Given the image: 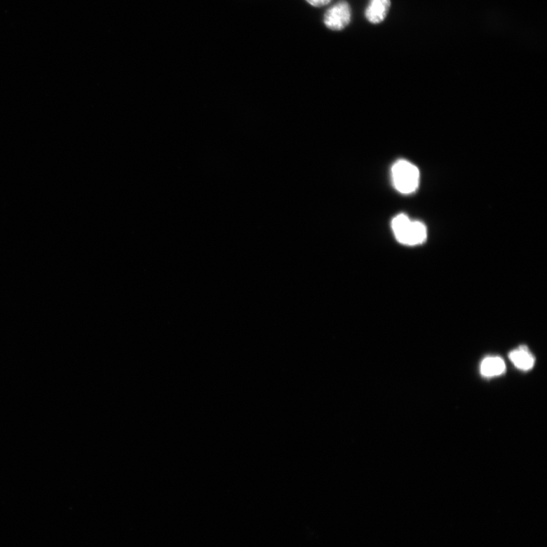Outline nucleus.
Here are the masks:
<instances>
[{
    "mask_svg": "<svg viewBox=\"0 0 547 547\" xmlns=\"http://www.w3.org/2000/svg\"><path fill=\"white\" fill-rule=\"evenodd\" d=\"M332 0H306V2L314 7H323L330 4Z\"/></svg>",
    "mask_w": 547,
    "mask_h": 547,
    "instance_id": "obj_7",
    "label": "nucleus"
},
{
    "mask_svg": "<svg viewBox=\"0 0 547 547\" xmlns=\"http://www.w3.org/2000/svg\"><path fill=\"white\" fill-rule=\"evenodd\" d=\"M390 7L391 0H370L365 15L370 23L379 24L385 20Z\"/></svg>",
    "mask_w": 547,
    "mask_h": 547,
    "instance_id": "obj_4",
    "label": "nucleus"
},
{
    "mask_svg": "<svg viewBox=\"0 0 547 547\" xmlns=\"http://www.w3.org/2000/svg\"><path fill=\"white\" fill-rule=\"evenodd\" d=\"M509 359L517 368L522 370H531L534 365V358L526 346H521V348L511 352Z\"/></svg>",
    "mask_w": 547,
    "mask_h": 547,
    "instance_id": "obj_5",
    "label": "nucleus"
},
{
    "mask_svg": "<svg viewBox=\"0 0 547 547\" xmlns=\"http://www.w3.org/2000/svg\"><path fill=\"white\" fill-rule=\"evenodd\" d=\"M426 236V226L421 222L412 221L398 242L407 245H415L423 243Z\"/></svg>",
    "mask_w": 547,
    "mask_h": 547,
    "instance_id": "obj_3",
    "label": "nucleus"
},
{
    "mask_svg": "<svg viewBox=\"0 0 547 547\" xmlns=\"http://www.w3.org/2000/svg\"><path fill=\"white\" fill-rule=\"evenodd\" d=\"M352 11L350 4L340 0L330 7L324 15V23L332 31H342L351 22Z\"/></svg>",
    "mask_w": 547,
    "mask_h": 547,
    "instance_id": "obj_2",
    "label": "nucleus"
},
{
    "mask_svg": "<svg viewBox=\"0 0 547 547\" xmlns=\"http://www.w3.org/2000/svg\"><path fill=\"white\" fill-rule=\"evenodd\" d=\"M391 180L399 193L413 194L419 187V171L414 164L400 160L391 168Z\"/></svg>",
    "mask_w": 547,
    "mask_h": 547,
    "instance_id": "obj_1",
    "label": "nucleus"
},
{
    "mask_svg": "<svg viewBox=\"0 0 547 547\" xmlns=\"http://www.w3.org/2000/svg\"><path fill=\"white\" fill-rule=\"evenodd\" d=\"M506 371V364L503 359L499 357H490L483 360L480 372L482 376L487 377L501 375Z\"/></svg>",
    "mask_w": 547,
    "mask_h": 547,
    "instance_id": "obj_6",
    "label": "nucleus"
}]
</instances>
